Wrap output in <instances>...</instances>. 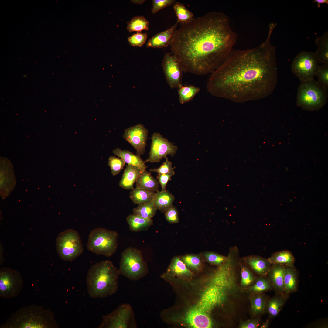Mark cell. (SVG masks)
Wrapping results in <instances>:
<instances>
[{"instance_id":"6da1fadb","label":"cell","mask_w":328,"mask_h":328,"mask_svg":"<svg viewBox=\"0 0 328 328\" xmlns=\"http://www.w3.org/2000/svg\"><path fill=\"white\" fill-rule=\"evenodd\" d=\"M275 27L269 25L265 40L255 48L233 50L211 73L207 89L212 95L236 103L264 99L278 82L276 47L270 38Z\"/></svg>"},{"instance_id":"7a4b0ae2","label":"cell","mask_w":328,"mask_h":328,"mask_svg":"<svg viewBox=\"0 0 328 328\" xmlns=\"http://www.w3.org/2000/svg\"><path fill=\"white\" fill-rule=\"evenodd\" d=\"M237 38L228 17L213 11L181 24L169 46L183 72L204 75L222 64L233 50Z\"/></svg>"},{"instance_id":"3957f363","label":"cell","mask_w":328,"mask_h":328,"mask_svg":"<svg viewBox=\"0 0 328 328\" xmlns=\"http://www.w3.org/2000/svg\"><path fill=\"white\" fill-rule=\"evenodd\" d=\"M119 270L110 261L103 260L92 265L87 275L86 283L90 297L103 298L118 291Z\"/></svg>"},{"instance_id":"277c9868","label":"cell","mask_w":328,"mask_h":328,"mask_svg":"<svg viewBox=\"0 0 328 328\" xmlns=\"http://www.w3.org/2000/svg\"><path fill=\"white\" fill-rule=\"evenodd\" d=\"M1 328H58L53 313L35 305L21 308L13 313Z\"/></svg>"},{"instance_id":"5b68a950","label":"cell","mask_w":328,"mask_h":328,"mask_svg":"<svg viewBox=\"0 0 328 328\" xmlns=\"http://www.w3.org/2000/svg\"><path fill=\"white\" fill-rule=\"evenodd\" d=\"M211 284L204 291L196 307L209 314L215 306L224 302L236 288V276L222 272H215Z\"/></svg>"},{"instance_id":"8992f818","label":"cell","mask_w":328,"mask_h":328,"mask_svg":"<svg viewBox=\"0 0 328 328\" xmlns=\"http://www.w3.org/2000/svg\"><path fill=\"white\" fill-rule=\"evenodd\" d=\"M327 97V91L314 79L301 82L298 89L296 103L304 110H318L326 103Z\"/></svg>"},{"instance_id":"52a82bcc","label":"cell","mask_w":328,"mask_h":328,"mask_svg":"<svg viewBox=\"0 0 328 328\" xmlns=\"http://www.w3.org/2000/svg\"><path fill=\"white\" fill-rule=\"evenodd\" d=\"M119 264L120 275L132 281L140 280L148 273L141 251L134 248H128L122 253Z\"/></svg>"},{"instance_id":"ba28073f","label":"cell","mask_w":328,"mask_h":328,"mask_svg":"<svg viewBox=\"0 0 328 328\" xmlns=\"http://www.w3.org/2000/svg\"><path fill=\"white\" fill-rule=\"evenodd\" d=\"M118 236L114 231L102 228L94 229L89 234L87 248L97 255L111 256L117 250Z\"/></svg>"},{"instance_id":"9c48e42d","label":"cell","mask_w":328,"mask_h":328,"mask_svg":"<svg viewBox=\"0 0 328 328\" xmlns=\"http://www.w3.org/2000/svg\"><path fill=\"white\" fill-rule=\"evenodd\" d=\"M56 244L58 255L65 261H72L81 255L84 251L79 234L73 229H68L60 233Z\"/></svg>"},{"instance_id":"30bf717a","label":"cell","mask_w":328,"mask_h":328,"mask_svg":"<svg viewBox=\"0 0 328 328\" xmlns=\"http://www.w3.org/2000/svg\"><path fill=\"white\" fill-rule=\"evenodd\" d=\"M137 324L131 306L124 303L109 314L102 316L100 328H136Z\"/></svg>"},{"instance_id":"8fae6325","label":"cell","mask_w":328,"mask_h":328,"mask_svg":"<svg viewBox=\"0 0 328 328\" xmlns=\"http://www.w3.org/2000/svg\"><path fill=\"white\" fill-rule=\"evenodd\" d=\"M318 65L314 52L303 51L294 59L291 70L301 82H307L314 79Z\"/></svg>"},{"instance_id":"7c38bea8","label":"cell","mask_w":328,"mask_h":328,"mask_svg":"<svg viewBox=\"0 0 328 328\" xmlns=\"http://www.w3.org/2000/svg\"><path fill=\"white\" fill-rule=\"evenodd\" d=\"M24 282L20 273L8 267L0 269V296L4 299L15 298L20 293Z\"/></svg>"},{"instance_id":"4fadbf2b","label":"cell","mask_w":328,"mask_h":328,"mask_svg":"<svg viewBox=\"0 0 328 328\" xmlns=\"http://www.w3.org/2000/svg\"><path fill=\"white\" fill-rule=\"evenodd\" d=\"M152 142L149 156L145 161L151 163L159 162L167 155L173 156L176 153L177 147L164 138L159 133L155 132L152 135Z\"/></svg>"},{"instance_id":"5bb4252c","label":"cell","mask_w":328,"mask_h":328,"mask_svg":"<svg viewBox=\"0 0 328 328\" xmlns=\"http://www.w3.org/2000/svg\"><path fill=\"white\" fill-rule=\"evenodd\" d=\"M162 65L169 87L172 89L178 88L182 85L183 71L177 58L171 52L167 53L163 57Z\"/></svg>"},{"instance_id":"9a60e30c","label":"cell","mask_w":328,"mask_h":328,"mask_svg":"<svg viewBox=\"0 0 328 328\" xmlns=\"http://www.w3.org/2000/svg\"><path fill=\"white\" fill-rule=\"evenodd\" d=\"M148 135L147 129L143 124H139L126 129L123 138L134 147L137 155L140 156L145 152Z\"/></svg>"},{"instance_id":"2e32d148","label":"cell","mask_w":328,"mask_h":328,"mask_svg":"<svg viewBox=\"0 0 328 328\" xmlns=\"http://www.w3.org/2000/svg\"><path fill=\"white\" fill-rule=\"evenodd\" d=\"M185 320L193 328H210L213 325L209 315L196 306L187 312Z\"/></svg>"},{"instance_id":"e0dca14e","label":"cell","mask_w":328,"mask_h":328,"mask_svg":"<svg viewBox=\"0 0 328 328\" xmlns=\"http://www.w3.org/2000/svg\"><path fill=\"white\" fill-rule=\"evenodd\" d=\"M178 24L177 22L165 31L153 36L146 43L147 47L161 48L167 47L169 45L174 33L176 29Z\"/></svg>"},{"instance_id":"ac0fdd59","label":"cell","mask_w":328,"mask_h":328,"mask_svg":"<svg viewBox=\"0 0 328 328\" xmlns=\"http://www.w3.org/2000/svg\"><path fill=\"white\" fill-rule=\"evenodd\" d=\"M114 155L122 159L128 165L137 167L142 172L145 170L147 166L140 156L128 150H122L117 148L113 151Z\"/></svg>"},{"instance_id":"d6986e66","label":"cell","mask_w":328,"mask_h":328,"mask_svg":"<svg viewBox=\"0 0 328 328\" xmlns=\"http://www.w3.org/2000/svg\"><path fill=\"white\" fill-rule=\"evenodd\" d=\"M140 169L134 166L127 165L124 170L119 186L127 190H132L133 186L141 175Z\"/></svg>"},{"instance_id":"ffe728a7","label":"cell","mask_w":328,"mask_h":328,"mask_svg":"<svg viewBox=\"0 0 328 328\" xmlns=\"http://www.w3.org/2000/svg\"><path fill=\"white\" fill-rule=\"evenodd\" d=\"M269 270L270 278L274 288L278 293L284 292V278L285 266L280 264H273Z\"/></svg>"},{"instance_id":"44dd1931","label":"cell","mask_w":328,"mask_h":328,"mask_svg":"<svg viewBox=\"0 0 328 328\" xmlns=\"http://www.w3.org/2000/svg\"><path fill=\"white\" fill-rule=\"evenodd\" d=\"M315 43L318 48L314 53L318 64H328V33L317 37Z\"/></svg>"},{"instance_id":"7402d4cb","label":"cell","mask_w":328,"mask_h":328,"mask_svg":"<svg viewBox=\"0 0 328 328\" xmlns=\"http://www.w3.org/2000/svg\"><path fill=\"white\" fill-rule=\"evenodd\" d=\"M126 220L130 230L136 232L147 230L153 224L152 219L145 218L134 214L128 216Z\"/></svg>"},{"instance_id":"603a6c76","label":"cell","mask_w":328,"mask_h":328,"mask_svg":"<svg viewBox=\"0 0 328 328\" xmlns=\"http://www.w3.org/2000/svg\"><path fill=\"white\" fill-rule=\"evenodd\" d=\"M136 188L157 193L159 191V183L151 173L145 170L141 173L136 181Z\"/></svg>"},{"instance_id":"cb8c5ba5","label":"cell","mask_w":328,"mask_h":328,"mask_svg":"<svg viewBox=\"0 0 328 328\" xmlns=\"http://www.w3.org/2000/svg\"><path fill=\"white\" fill-rule=\"evenodd\" d=\"M192 272L188 269L185 264L178 257L173 258L168 268L165 275L169 276L173 275L189 276Z\"/></svg>"},{"instance_id":"d4e9b609","label":"cell","mask_w":328,"mask_h":328,"mask_svg":"<svg viewBox=\"0 0 328 328\" xmlns=\"http://www.w3.org/2000/svg\"><path fill=\"white\" fill-rule=\"evenodd\" d=\"M175 199L174 196L168 190L159 191L156 193L155 196V205L157 209L164 213L173 206Z\"/></svg>"},{"instance_id":"484cf974","label":"cell","mask_w":328,"mask_h":328,"mask_svg":"<svg viewBox=\"0 0 328 328\" xmlns=\"http://www.w3.org/2000/svg\"><path fill=\"white\" fill-rule=\"evenodd\" d=\"M156 192L143 189L133 188L130 192L129 197L135 204L138 205L154 199Z\"/></svg>"},{"instance_id":"4316f807","label":"cell","mask_w":328,"mask_h":328,"mask_svg":"<svg viewBox=\"0 0 328 328\" xmlns=\"http://www.w3.org/2000/svg\"><path fill=\"white\" fill-rule=\"evenodd\" d=\"M267 260L270 264H280L290 267H293L295 262V258L292 254L287 251L275 252Z\"/></svg>"},{"instance_id":"83f0119b","label":"cell","mask_w":328,"mask_h":328,"mask_svg":"<svg viewBox=\"0 0 328 328\" xmlns=\"http://www.w3.org/2000/svg\"><path fill=\"white\" fill-rule=\"evenodd\" d=\"M248 264L256 273L261 275H265L269 272L270 264L268 260L261 257L251 256L246 260Z\"/></svg>"},{"instance_id":"f1b7e54d","label":"cell","mask_w":328,"mask_h":328,"mask_svg":"<svg viewBox=\"0 0 328 328\" xmlns=\"http://www.w3.org/2000/svg\"><path fill=\"white\" fill-rule=\"evenodd\" d=\"M284 284V292L288 293L295 291L297 287V276L293 267L285 266Z\"/></svg>"},{"instance_id":"f546056e","label":"cell","mask_w":328,"mask_h":328,"mask_svg":"<svg viewBox=\"0 0 328 328\" xmlns=\"http://www.w3.org/2000/svg\"><path fill=\"white\" fill-rule=\"evenodd\" d=\"M157 209L155 205V198L152 200L143 203L133 209L134 214L146 219H151L155 214Z\"/></svg>"},{"instance_id":"4dcf8cb0","label":"cell","mask_w":328,"mask_h":328,"mask_svg":"<svg viewBox=\"0 0 328 328\" xmlns=\"http://www.w3.org/2000/svg\"><path fill=\"white\" fill-rule=\"evenodd\" d=\"M178 89L179 102L182 104L192 100L200 91L199 87L191 85H181Z\"/></svg>"},{"instance_id":"1f68e13d","label":"cell","mask_w":328,"mask_h":328,"mask_svg":"<svg viewBox=\"0 0 328 328\" xmlns=\"http://www.w3.org/2000/svg\"><path fill=\"white\" fill-rule=\"evenodd\" d=\"M173 9L177 18V22L181 24L187 23L193 18V14L188 10L183 3L176 2Z\"/></svg>"},{"instance_id":"d6a6232c","label":"cell","mask_w":328,"mask_h":328,"mask_svg":"<svg viewBox=\"0 0 328 328\" xmlns=\"http://www.w3.org/2000/svg\"><path fill=\"white\" fill-rule=\"evenodd\" d=\"M278 294V295L270 299L267 305L268 313L273 317L278 314L285 302V295L284 293Z\"/></svg>"},{"instance_id":"836d02e7","label":"cell","mask_w":328,"mask_h":328,"mask_svg":"<svg viewBox=\"0 0 328 328\" xmlns=\"http://www.w3.org/2000/svg\"><path fill=\"white\" fill-rule=\"evenodd\" d=\"M149 22L144 16H136L132 18L127 26V29L129 32H140L149 29Z\"/></svg>"},{"instance_id":"e575fe53","label":"cell","mask_w":328,"mask_h":328,"mask_svg":"<svg viewBox=\"0 0 328 328\" xmlns=\"http://www.w3.org/2000/svg\"><path fill=\"white\" fill-rule=\"evenodd\" d=\"M318 84L324 89L328 90V64L318 65L316 73Z\"/></svg>"},{"instance_id":"d590c367","label":"cell","mask_w":328,"mask_h":328,"mask_svg":"<svg viewBox=\"0 0 328 328\" xmlns=\"http://www.w3.org/2000/svg\"><path fill=\"white\" fill-rule=\"evenodd\" d=\"M181 259L186 266L192 269L198 270L201 266V261L199 255L187 254L182 256Z\"/></svg>"},{"instance_id":"8d00e7d4","label":"cell","mask_w":328,"mask_h":328,"mask_svg":"<svg viewBox=\"0 0 328 328\" xmlns=\"http://www.w3.org/2000/svg\"><path fill=\"white\" fill-rule=\"evenodd\" d=\"M251 309L255 314L263 313L265 307V300L261 295H258L254 297L251 302Z\"/></svg>"},{"instance_id":"74e56055","label":"cell","mask_w":328,"mask_h":328,"mask_svg":"<svg viewBox=\"0 0 328 328\" xmlns=\"http://www.w3.org/2000/svg\"><path fill=\"white\" fill-rule=\"evenodd\" d=\"M125 164V162L121 159L114 156L109 157L108 164L111 168V173L113 176L118 174L123 169Z\"/></svg>"},{"instance_id":"f35d334b","label":"cell","mask_w":328,"mask_h":328,"mask_svg":"<svg viewBox=\"0 0 328 328\" xmlns=\"http://www.w3.org/2000/svg\"><path fill=\"white\" fill-rule=\"evenodd\" d=\"M147 37L146 33L137 32L128 37V41L132 46L141 47L145 43Z\"/></svg>"},{"instance_id":"ab89813d","label":"cell","mask_w":328,"mask_h":328,"mask_svg":"<svg viewBox=\"0 0 328 328\" xmlns=\"http://www.w3.org/2000/svg\"><path fill=\"white\" fill-rule=\"evenodd\" d=\"M203 256L209 262L217 265H221L227 259V257L212 252H205L203 253Z\"/></svg>"},{"instance_id":"60d3db41","label":"cell","mask_w":328,"mask_h":328,"mask_svg":"<svg viewBox=\"0 0 328 328\" xmlns=\"http://www.w3.org/2000/svg\"><path fill=\"white\" fill-rule=\"evenodd\" d=\"M271 288V285L266 279L261 278L250 288V290L255 292H260L268 290Z\"/></svg>"},{"instance_id":"b9f144b4","label":"cell","mask_w":328,"mask_h":328,"mask_svg":"<svg viewBox=\"0 0 328 328\" xmlns=\"http://www.w3.org/2000/svg\"><path fill=\"white\" fill-rule=\"evenodd\" d=\"M176 2L175 0H153L152 12L155 14L164 8L174 4Z\"/></svg>"},{"instance_id":"7bdbcfd3","label":"cell","mask_w":328,"mask_h":328,"mask_svg":"<svg viewBox=\"0 0 328 328\" xmlns=\"http://www.w3.org/2000/svg\"><path fill=\"white\" fill-rule=\"evenodd\" d=\"M165 216L166 220L170 223H176L179 221L178 211L173 205L165 211Z\"/></svg>"},{"instance_id":"ee69618b","label":"cell","mask_w":328,"mask_h":328,"mask_svg":"<svg viewBox=\"0 0 328 328\" xmlns=\"http://www.w3.org/2000/svg\"><path fill=\"white\" fill-rule=\"evenodd\" d=\"M241 284L244 287L248 286L253 281L254 278L252 274L245 266H242L241 268Z\"/></svg>"},{"instance_id":"f6af8a7d","label":"cell","mask_w":328,"mask_h":328,"mask_svg":"<svg viewBox=\"0 0 328 328\" xmlns=\"http://www.w3.org/2000/svg\"><path fill=\"white\" fill-rule=\"evenodd\" d=\"M172 166L171 162L169 161L168 158L166 157V161L159 167L151 169L150 171L156 172L158 174H166L174 171V168H173Z\"/></svg>"},{"instance_id":"bcb514c9","label":"cell","mask_w":328,"mask_h":328,"mask_svg":"<svg viewBox=\"0 0 328 328\" xmlns=\"http://www.w3.org/2000/svg\"><path fill=\"white\" fill-rule=\"evenodd\" d=\"M175 174L174 171L162 174H158L157 176V179L159 181V183L161 185L162 190L161 191H165L166 190V185L169 181L170 180L171 177Z\"/></svg>"},{"instance_id":"7dc6e473","label":"cell","mask_w":328,"mask_h":328,"mask_svg":"<svg viewBox=\"0 0 328 328\" xmlns=\"http://www.w3.org/2000/svg\"><path fill=\"white\" fill-rule=\"evenodd\" d=\"M258 321L256 320H250L244 322L240 326L241 328H255L259 325Z\"/></svg>"},{"instance_id":"c3c4849f","label":"cell","mask_w":328,"mask_h":328,"mask_svg":"<svg viewBox=\"0 0 328 328\" xmlns=\"http://www.w3.org/2000/svg\"><path fill=\"white\" fill-rule=\"evenodd\" d=\"M316 2L317 3V7L319 8L320 7V5L321 4L326 3L328 4V0H314L313 1V2Z\"/></svg>"},{"instance_id":"681fc988","label":"cell","mask_w":328,"mask_h":328,"mask_svg":"<svg viewBox=\"0 0 328 328\" xmlns=\"http://www.w3.org/2000/svg\"><path fill=\"white\" fill-rule=\"evenodd\" d=\"M145 0H131V2L135 4H142L143 3Z\"/></svg>"},{"instance_id":"f907efd6","label":"cell","mask_w":328,"mask_h":328,"mask_svg":"<svg viewBox=\"0 0 328 328\" xmlns=\"http://www.w3.org/2000/svg\"><path fill=\"white\" fill-rule=\"evenodd\" d=\"M268 322L266 321L265 323H264L262 326H261V328H267L268 326Z\"/></svg>"}]
</instances>
